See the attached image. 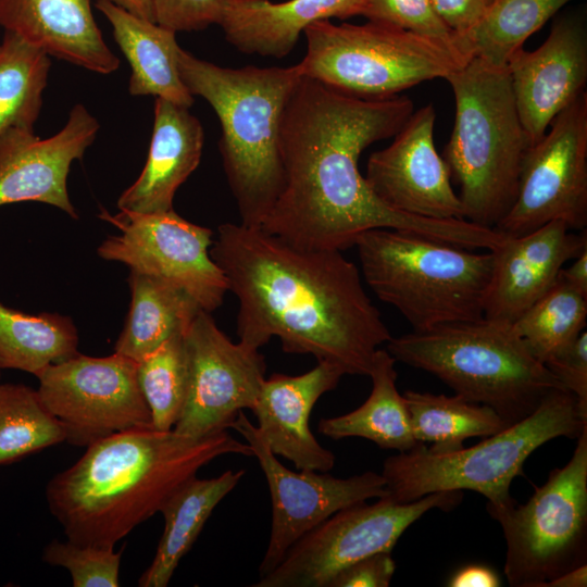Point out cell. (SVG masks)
Here are the masks:
<instances>
[{
    "mask_svg": "<svg viewBox=\"0 0 587 587\" xmlns=\"http://www.w3.org/2000/svg\"><path fill=\"white\" fill-rule=\"evenodd\" d=\"M204 133L189 109L162 98L154 101V121L146 164L117 200L120 210L159 213L173 209L178 187L199 165Z\"/></svg>",
    "mask_w": 587,
    "mask_h": 587,
    "instance_id": "obj_23",
    "label": "cell"
},
{
    "mask_svg": "<svg viewBox=\"0 0 587 587\" xmlns=\"http://www.w3.org/2000/svg\"><path fill=\"white\" fill-rule=\"evenodd\" d=\"M342 375L339 366L317 361L301 375L274 373L264 379L252 412L275 455L291 461L298 470L326 473L333 469L335 455L316 440L309 420L316 401L335 389Z\"/></svg>",
    "mask_w": 587,
    "mask_h": 587,
    "instance_id": "obj_21",
    "label": "cell"
},
{
    "mask_svg": "<svg viewBox=\"0 0 587 587\" xmlns=\"http://www.w3.org/2000/svg\"><path fill=\"white\" fill-rule=\"evenodd\" d=\"M51 61L43 50L14 33L0 42V137L34 130L42 105Z\"/></svg>",
    "mask_w": 587,
    "mask_h": 587,
    "instance_id": "obj_31",
    "label": "cell"
},
{
    "mask_svg": "<svg viewBox=\"0 0 587 587\" xmlns=\"http://www.w3.org/2000/svg\"><path fill=\"white\" fill-rule=\"evenodd\" d=\"M100 217L121 230L98 248L102 259L179 286L207 312L222 305L229 288L210 253L211 229L186 221L173 209L159 213L121 210L115 215L103 211Z\"/></svg>",
    "mask_w": 587,
    "mask_h": 587,
    "instance_id": "obj_14",
    "label": "cell"
},
{
    "mask_svg": "<svg viewBox=\"0 0 587 587\" xmlns=\"http://www.w3.org/2000/svg\"><path fill=\"white\" fill-rule=\"evenodd\" d=\"M546 367L565 389L575 395L587 412V332L584 329L569 346L550 357Z\"/></svg>",
    "mask_w": 587,
    "mask_h": 587,
    "instance_id": "obj_38",
    "label": "cell"
},
{
    "mask_svg": "<svg viewBox=\"0 0 587 587\" xmlns=\"http://www.w3.org/2000/svg\"><path fill=\"white\" fill-rule=\"evenodd\" d=\"M494 0H430L441 21L455 34L472 27Z\"/></svg>",
    "mask_w": 587,
    "mask_h": 587,
    "instance_id": "obj_40",
    "label": "cell"
},
{
    "mask_svg": "<svg viewBox=\"0 0 587 587\" xmlns=\"http://www.w3.org/2000/svg\"><path fill=\"white\" fill-rule=\"evenodd\" d=\"M462 490L428 494L407 503L387 497L330 515L300 537L280 562L253 587H327L346 566L377 552H391L405 529L433 509L450 511Z\"/></svg>",
    "mask_w": 587,
    "mask_h": 587,
    "instance_id": "obj_11",
    "label": "cell"
},
{
    "mask_svg": "<svg viewBox=\"0 0 587 587\" xmlns=\"http://www.w3.org/2000/svg\"><path fill=\"white\" fill-rule=\"evenodd\" d=\"M0 26L50 57L98 74L120 66L96 23L91 0H0Z\"/></svg>",
    "mask_w": 587,
    "mask_h": 587,
    "instance_id": "obj_22",
    "label": "cell"
},
{
    "mask_svg": "<svg viewBox=\"0 0 587 587\" xmlns=\"http://www.w3.org/2000/svg\"><path fill=\"white\" fill-rule=\"evenodd\" d=\"M386 350L396 361L433 374L455 395L490 407L507 426L530 415L551 391L565 389L512 324L486 317L391 337Z\"/></svg>",
    "mask_w": 587,
    "mask_h": 587,
    "instance_id": "obj_6",
    "label": "cell"
},
{
    "mask_svg": "<svg viewBox=\"0 0 587 587\" xmlns=\"http://www.w3.org/2000/svg\"><path fill=\"white\" fill-rule=\"evenodd\" d=\"M574 260V263L570 267L560 271L559 276L578 292L587 297V249Z\"/></svg>",
    "mask_w": 587,
    "mask_h": 587,
    "instance_id": "obj_42",
    "label": "cell"
},
{
    "mask_svg": "<svg viewBox=\"0 0 587 587\" xmlns=\"http://www.w3.org/2000/svg\"><path fill=\"white\" fill-rule=\"evenodd\" d=\"M587 564L578 565L545 584L544 587H586Z\"/></svg>",
    "mask_w": 587,
    "mask_h": 587,
    "instance_id": "obj_43",
    "label": "cell"
},
{
    "mask_svg": "<svg viewBox=\"0 0 587 587\" xmlns=\"http://www.w3.org/2000/svg\"><path fill=\"white\" fill-rule=\"evenodd\" d=\"M516 110L532 145L583 92L587 82V32L580 16L554 21L534 51L516 50L507 64Z\"/></svg>",
    "mask_w": 587,
    "mask_h": 587,
    "instance_id": "obj_18",
    "label": "cell"
},
{
    "mask_svg": "<svg viewBox=\"0 0 587 587\" xmlns=\"http://www.w3.org/2000/svg\"><path fill=\"white\" fill-rule=\"evenodd\" d=\"M210 253L238 299L240 342L260 349L277 337L287 353L369 376L391 335L341 251L302 249L261 227L225 223Z\"/></svg>",
    "mask_w": 587,
    "mask_h": 587,
    "instance_id": "obj_2",
    "label": "cell"
},
{
    "mask_svg": "<svg viewBox=\"0 0 587 587\" xmlns=\"http://www.w3.org/2000/svg\"><path fill=\"white\" fill-rule=\"evenodd\" d=\"M99 123L78 103L63 128L41 139L34 130H11L0 137V207L36 201L77 218L67 192L71 164L93 142Z\"/></svg>",
    "mask_w": 587,
    "mask_h": 587,
    "instance_id": "obj_19",
    "label": "cell"
},
{
    "mask_svg": "<svg viewBox=\"0 0 587 587\" xmlns=\"http://www.w3.org/2000/svg\"><path fill=\"white\" fill-rule=\"evenodd\" d=\"M395 570L391 552H377L339 571L327 587H388Z\"/></svg>",
    "mask_w": 587,
    "mask_h": 587,
    "instance_id": "obj_39",
    "label": "cell"
},
{
    "mask_svg": "<svg viewBox=\"0 0 587 587\" xmlns=\"http://www.w3.org/2000/svg\"><path fill=\"white\" fill-rule=\"evenodd\" d=\"M129 312L114 352L141 361L175 335L184 334L201 307L179 286L130 271Z\"/></svg>",
    "mask_w": 587,
    "mask_h": 587,
    "instance_id": "obj_26",
    "label": "cell"
},
{
    "mask_svg": "<svg viewBox=\"0 0 587 587\" xmlns=\"http://www.w3.org/2000/svg\"><path fill=\"white\" fill-rule=\"evenodd\" d=\"M435 121L430 103L413 111L391 145L370 155L364 178L376 197L397 212L464 220L449 166L434 145Z\"/></svg>",
    "mask_w": 587,
    "mask_h": 587,
    "instance_id": "obj_17",
    "label": "cell"
},
{
    "mask_svg": "<svg viewBox=\"0 0 587 587\" xmlns=\"http://www.w3.org/2000/svg\"><path fill=\"white\" fill-rule=\"evenodd\" d=\"M73 321L59 313L29 314L0 302V370L39 374L52 363L77 352Z\"/></svg>",
    "mask_w": 587,
    "mask_h": 587,
    "instance_id": "obj_30",
    "label": "cell"
},
{
    "mask_svg": "<svg viewBox=\"0 0 587 587\" xmlns=\"http://www.w3.org/2000/svg\"><path fill=\"white\" fill-rule=\"evenodd\" d=\"M587 297L559 275L554 285L515 322L513 329L541 363L573 342L586 328Z\"/></svg>",
    "mask_w": 587,
    "mask_h": 587,
    "instance_id": "obj_32",
    "label": "cell"
},
{
    "mask_svg": "<svg viewBox=\"0 0 587 587\" xmlns=\"http://www.w3.org/2000/svg\"><path fill=\"white\" fill-rule=\"evenodd\" d=\"M62 441H66L65 429L37 390L0 384V465Z\"/></svg>",
    "mask_w": 587,
    "mask_h": 587,
    "instance_id": "obj_33",
    "label": "cell"
},
{
    "mask_svg": "<svg viewBox=\"0 0 587 587\" xmlns=\"http://www.w3.org/2000/svg\"><path fill=\"white\" fill-rule=\"evenodd\" d=\"M402 396L415 440L432 444L428 449L433 452L459 450L467 438H486L507 427L494 409L459 395L448 397L405 390Z\"/></svg>",
    "mask_w": 587,
    "mask_h": 587,
    "instance_id": "obj_29",
    "label": "cell"
},
{
    "mask_svg": "<svg viewBox=\"0 0 587 587\" xmlns=\"http://www.w3.org/2000/svg\"><path fill=\"white\" fill-rule=\"evenodd\" d=\"M103 1L112 2L139 17L154 22V14H153L151 0H103Z\"/></svg>",
    "mask_w": 587,
    "mask_h": 587,
    "instance_id": "obj_44",
    "label": "cell"
},
{
    "mask_svg": "<svg viewBox=\"0 0 587 587\" xmlns=\"http://www.w3.org/2000/svg\"><path fill=\"white\" fill-rule=\"evenodd\" d=\"M549 127L525 153L515 200L494 227L507 237L552 221L571 229L587 226V93L562 110Z\"/></svg>",
    "mask_w": 587,
    "mask_h": 587,
    "instance_id": "obj_12",
    "label": "cell"
},
{
    "mask_svg": "<svg viewBox=\"0 0 587 587\" xmlns=\"http://www.w3.org/2000/svg\"><path fill=\"white\" fill-rule=\"evenodd\" d=\"M253 457L226 430L191 438L173 429H129L89 446L47 485L52 515L68 540L114 548L137 525L160 512L199 470L224 454Z\"/></svg>",
    "mask_w": 587,
    "mask_h": 587,
    "instance_id": "obj_3",
    "label": "cell"
},
{
    "mask_svg": "<svg viewBox=\"0 0 587 587\" xmlns=\"http://www.w3.org/2000/svg\"><path fill=\"white\" fill-rule=\"evenodd\" d=\"M188 379L185 333L173 336L137 362V380L150 410L153 429H173L186 402Z\"/></svg>",
    "mask_w": 587,
    "mask_h": 587,
    "instance_id": "obj_34",
    "label": "cell"
},
{
    "mask_svg": "<svg viewBox=\"0 0 587 587\" xmlns=\"http://www.w3.org/2000/svg\"><path fill=\"white\" fill-rule=\"evenodd\" d=\"M122 550L80 545L67 539L51 541L42 559L50 565L65 567L74 587H118Z\"/></svg>",
    "mask_w": 587,
    "mask_h": 587,
    "instance_id": "obj_35",
    "label": "cell"
},
{
    "mask_svg": "<svg viewBox=\"0 0 587 587\" xmlns=\"http://www.w3.org/2000/svg\"><path fill=\"white\" fill-rule=\"evenodd\" d=\"M413 112L407 96L360 99L302 76L284 111V183L261 228L290 245L342 251L364 232L392 228L466 249L494 250L504 236L463 218L433 220L397 212L360 173L361 152L394 137Z\"/></svg>",
    "mask_w": 587,
    "mask_h": 587,
    "instance_id": "obj_1",
    "label": "cell"
},
{
    "mask_svg": "<svg viewBox=\"0 0 587 587\" xmlns=\"http://www.w3.org/2000/svg\"><path fill=\"white\" fill-rule=\"evenodd\" d=\"M96 8L107 17L115 42L127 59L132 96H155L189 109L193 96L178 72L176 33L103 0Z\"/></svg>",
    "mask_w": 587,
    "mask_h": 587,
    "instance_id": "obj_24",
    "label": "cell"
},
{
    "mask_svg": "<svg viewBox=\"0 0 587 587\" xmlns=\"http://www.w3.org/2000/svg\"><path fill=\"white\" fill-rule=\"evenodd\" d=\"M178 72L192 96L216 113L223 167L240 224L261 227L284 183L280 127L285 108L302 78L288 67H222L177 50Z\"/></svg>",
    "mask_w": 587,
    "mask_h": 587,
    "instance_id": "obj_4",
    "label": "cell"
},
{
    "mask_svg": "<svg viewBox=\"0 0 587 587\" xmlns=\"http://www.w3.org/2000/svg\"><path fill=\"white\" fill-rule=\"evenodd\" d=\"M571 1L494 0L472 27L453 35V46L465 61L479 59L495 67H507L526 39Z\"/></svg>",
    "mask_w": 587,
    "mask_h": 587,
    "instance_id": "obj_28",
    "label": "cell"
},
{
    "mask_svg": "<svg viewBox=\"0 0 587 587\" xmlns=\"http://www.w3.org/2000/svg\"><path fill=\"white\" fill-rule=\"evenodd\" d=\"M230 427L251 447L271 492L272 527L259 566L260 577L270 573L300 537L334 513L388 494L385 478L372 471L338 478L312 470H289L276 459L258 427L242 411Z\"/></svg>",
    "mask_w": 587,
    "mask_h": 587,
    "instance_id": "obj_16",
    "label": "cell"
},
{
    "mask_svg": "<svg viewBox=\"0 0 587 587\" xmlns=\"http://www.w3.org/2000/svg\"><path fill=\"white\" fill-rule=\"evenodd\" d=\"M243 475V470H227L212 478L195 476L167 499L160 511L164 516V530L151 564L138 580L140 587L168 585L215 507Z\"/></svg>",
    "mask_w": 587,
    "mask_h": 587,
    "instance_id": "obj_25",
    "label": "cell"
},
{
    "mask_svg": "<svg viewBox=\"0 0 587 587\" xmlns=\"http://www.w3.org/2000/svg\"><path fill=\"white\" fill-rule=\"evenodd\" d=\"M302 76L360 99L398 96L426 80L445 78L466 62L454 49L394 25L320 20L303 30Z\"/></svg>",
    "mask_w": 587,
    "mask_h": 587,
    "instance_id": "obj_9",
    "label": "cell"
},
{
    "mask_svg": "<svg viewBox=\"0 0 587 587\" xmlns=\"http://www.w3.org/2000/svg\"><path fill=\"white\" fill-rule=\"evenodd\" d=\"M226 0H151L154 22L177 32H198L218 25Z\"/></svg>",
    "mask_w": 587,
    "mask_h": 587,
    "instance_id": "obj_37",
    "label": "cell"
},
{
    "mask_svg": "<svg viewBox=\"0 0 587 587\" xmlns=\"http://www.w3.org/2000/svg\"><path fill=\"white\" fill-rule=\"evenodd\" d=\"M486 509L503 532L510 586L544 587L586 563L587 427L569 462L553 469L527 502Z\"/></svg>",
    "mask_w": 587,
    "mask_h": 587,
    "instance_id": "obj_10",
    "label": "cell"
},
{
    "mask_svg": "<svg viewBox=\"0 0 587 587\" xmlns=\"http://www.w3.org/2000/svg\"><path fill=\"white\" fill-rule=\"evenodd\" d=\"M396 360L386 349L375 352L369 376V398L353 411L319 422V432L333 439L361 437L383 449L405 452L420 442L413 436L403 396L396 387Z\"/></svg>",
    "mask_w": 587,
    "mask_h": 587,
    "instance_id": "obj_27",
    "label": "cell"
},
{
    "mask_svg": "<svg viewBox=\"0 0 587 587\" xmlns=\"http://www.w3.org/2000/svg\"><path fill=\"white\" fill-rule=\"evenodd\" d=\"M185 342L188 391L173 430L191 438L225 432L240 411L253 410L265 379L264 355L233 342L204 310L190 323Z\"/></svg>",
    "mask_w": 587,
    "mask_h": 587,
    "instance_id": "obj_15",
    "label": "cell"
},
{
    "mask_svg": "<svg viewBox=\"0 0 587 587\" xmlns=\"http://www.w3.org/2000/svg\"><path fill=\"white\" fill-rule=\"evenodd\" d=\"M552 221L492 250L484 317L512 324L557 282L563 265L587 249V234Z\"/></svg>",
    "mask_w": 587,
    "mask_h": 587,
    "instance_id": "obj_20",
    "label": "cell"
},
{
    "mask_svg": "<svg viewBox=\"0 0 587 587\" xmlns=\"http://www.w3.org/2000/svg\"><path fill=\"white\" fill-rule=\"evenodd\" d=\"M360 15L369 21L407 29L455 50L453 33L437 15L430 0H363Z\"/></svg>",
    "mask_w": 587,
    "mask_h": 587,
    "instance_id": "obj_36",
    "label": "cell"
},
{
    "mask_svg": "<svg viewBox=\"0 0 587 587\" xmlns=\"http://www.w3.org/2000/svg\"><path fill=\"white\" fill-rule=\"evenodd\" d=\"M354 246L369 287L414 332L484 317L492 251L477 253L392 228L364 232Z\"/></svg>",
    "mask_w": 587,
    "mask_h": 587,
    "instance_id": "obj_7",
    "label": "cell"
},
{
    "mask_svg": "<svg viewBox=\"0 0 587 587\" xmlns=\"http://www.w3.org/2000/svg\"><path fill=\"white\" fill-rule=\"evenodd\" d=\"M587 427V412L574 394L551 391L527 417L470 448L438 453L419 444L413 449L388 457L383 463L388 499L407 503L442 490H473L487 505L514 502L513 479L523 473L527 458L540 446L558 437L577 438Z\"/></svg>",
    "mask_w": 587,
    "mask_h": 587,
    "instance_id": "obj_8",
    "label": "cell"
},
{
    "mask_svg": "<svg viewBox=\"0 0 587 587\" xmlns=\"http://www.w3.org/2000/svg\"><path fill=\"white\" fill-rule=\"evenodd\" d=\"M446 80L454 96L455 117L442 158L460 187L464 220L494 228L515 200L532 141L507 67L471 59Z\"/></svg>",
    "mask_w": 587,
    "mask_h": 587,
    "instance_id": "obj_5",
    "label": "cell"
},
{
    "mask_svg": "<svg viewBox=\"0 0 587 587\" xmlns=\"http://www.w3.org/2000/svg\"><path fill=\"white\" fill-rule=\"evenodd\" d=\"M36 376L41 401L72 445L87 447L115 433L153 428L137 380V362L129 358L76 353Z\"/></svg>",
    "mask_w": 587,
    "mask_h": 587,
    "instance_id": "obj_13",
    "label": "cell"
},
{
    "mask_svg": "<svg viewBox=\"0 0 587 587\" xmlns=\"http://www.w3.org/2000/svg\"><path fill=\"white\" fill-rule=\"evenodd\" d=\"M500 578L484 565H467L459 570L449 580L451 587H498Z\"/></svg>",
    "mask_w": 587,
    "mask_h": 587,
    "instance_id": "obj_41",
    "label": "cell"
}]
</instances>
